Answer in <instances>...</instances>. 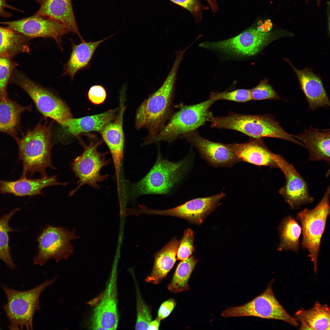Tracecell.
Returning <instances> with one entry per match:
<instances>
[{
	"mask_svg": "<svg viewBox=\"0 0 330 330\" xmlns=\"http://www.w3.org/2000/svg\"><path fill=\"white\" fill-rule=\"evenodd\" d=\"M294 316L296 321L301 323L300 329H330V309L327 305H322L318 301L310 309L298 310Z\"/></svg>",
	"mask_w": 330,
	"mask_h": 330,
	"instance_id": "obj_27",
	"label": "cell"
},
{
	"mask_svg": "<svg viewBox=\"0 0 330 330\" xmlns=\"http://www.w3.org/2000/svg\"><path fill=\"white\" fill-rule=\"evenodd\" d=\"M330 186L323 197L313 208H306L298 212L296 218L300 223L302 232V248L308 252V256L314 264V270L317 269L318 258L321 238L324 232L326 221L330 213Z\"/></svg>",
	"mask_w": 330,
	"mask_h": 330,
	"instance_id": "obj_6",
	"label": "cell"
},
{
	"mask_svg": "<svg viewBox=\"0 0 330 330\" xmlns=\"http://www.w3.org/2000/svg\"><path fill=\"white\" fill-rule=\"evenodd\" d=\"M30 105L23 106L9 99L8 96L0 98V132L6 133L14 138L17 137V130L22 113L30 111Z\"/></svg>",
	"mask_w": 330,
	"mask_h": 330,
	"instance_id": "obj_28",
	"label": "cell"
},
{
	"mask_svg": "<svg viewBox=\"0 0 330 330\" xmlns=\"http://www.w3.org/2000/svg\"><path fill=\"white\" fill-rule=\"evenodd\" d=\"M182 138L185 139L196 148L200 156L213 166H231L241 161L224 144L213 142L203 138L196 130L184 135Z\"/></svg>",
	"mask_w": 330,
	"mask_h": 330,
	"instance_id": "obj_18",
	"label": "cell"
},
{
	"mask_svg": "<svg viewBox=\"0 0 330 330\" xmlns=\"http://www.w3.org/2000/svg\"><path fill=\"white\" fill-rule=\"evenodd\" d=\"M308 149L309 160L323 161L329 164L330 132L329 129L320 130L310 126L303 132L293 135Z\"/></svg>",
	"mask_w": 330,
	"mask_h": 330,
	"instance_id": "obj_23",
	"label": "cell"
},
{
	"mask_svg": "<svg viewBox=\"0 0 330 330\" xmlns=\"http://www.w3.org/2000/svg\"><path fill=\"white\" fill-rule=\"evenodd\" d=\"M209 122L211 127L236 130L251 138H276L303 146L293 134L286 132L271 115H243L230 112L226 116H212Z\"/></svg>",
	"mask_w": 330,
	"mask_h": 330,
	"instance_id": "obj_4",
	"label": "cell"
},
{
	"mask_svg": "<svg viewBox=\"0 0 330 330\" xmlns=\"http://www.w3.org/2000/svg\"><path fill=\"white\" fill-rule=\"evenodd\" d=\"M119 107L105 112L79 118L69 119L62 125L68 133L77 136L84 132H100L116 117Z\"/></svg>",
	"mask_w": 330,
	"mask_h": 330,
	"instance_id": "obj_24",
	"label": "cell"
},
{
	"mask_svg": "<svg viewBox=\"0 0 330 330\" xmlns=\"http://www.w3.org/2000/svg\"><path fill=\"white\" fill-rule=\"evenodd\" d=\"M116 33L99 41L86 42L83 39L78 45L72 44V51L68 61L64 65L62 75H68L73 79L77 72L89 64L99 44Z\"/></svg>",
	"mask_w": 330,
	"mask_h": 330,
	"instance_id": "obj_26",
	"label": "cell"
},
{
	"mask_svg": "<svg viewBox=\"0 0 330 330\" xmlns=\"http://www.w3.org/2000/svg\"><path fill=\"white\" fill-rule=\"evenodd\" d=\"M179 243L174 237L155 254L152 270L145 279L146 282L156 284L166 276L176 261Z\"/></svg>",
	"mask_w": 330,
	"mask_h": 330,
	"instance_id": "obj_25",
	"label": "cell"
},
{
	"mask_svg": "<svg viewBox=\"0 0 330 330\" xmlns=\"http://www.w3.org/2000/svg\"><path fill=\"white\" fill-rule=\"evenodd\" d=\"M12 0H0V16L3 17L8 18L12 16V14L6 11V9H10L19 12H23L19 9L9 5L7 3V2Z\"/></svg>",
	"mask_w": 330,
	"mask_h": 330,
	"instance_id": "obj_41",
	"label": "cell"
},
{
	"mask_svg": "<svg viewBox=\"0 0 330 330\" xmlns=\"http://www.w3.org/2000/svg\"><path fill=\"white\" fill-rule=\"evenodd\" d=\"M67 183L58 182L57 176H46L37 179H28L22 175L19 179L13 181L0 180V193L12 194L17 196H33L42 195L44 188L55 185H66Z\"/></svg>",
	"mask_w": 330,
	"mask_h": 330,
	"instance_id": "obj_21",
	"label": "cell"
},
{
	"mask_svg": "<svg viewBox=\"0 0 330 330\" xmlns=\"http://www.w3.org/2000/svg\"><path fill=\"white\" fill-rule=\"evenodd\" d=\"M160 320L157 317L155 320L152 321L149 325L147 330H158Z\"/></svg>",
	"mask_w": 330,
	"mask_h": 330,
	"instance_id": "obj_42",
	"label": "cell"
},
{
	"mask_svg": "<svg viewBox=\"0 0 330 330\" xmlns=\"http://www.w3.org/2000/svg\"><path fill=\"white\" fill-rule=\"evenodd\" d=\"M271 281L265 290L252 300L242 305L229 307L230 317H254L282 321L294 326L299 324L280 304L273 292Z\"/></svg>",
	"mask_w": 330,
	"mask_h": 330,
	"instance_id": "obj_10",
	"label": "cell"
},
{
	"mask_svg": "<svg viewBox=\"0 0 330 330\" xmlns=\"http://www.w3.org/2000/svg\"><path fill=\"white\" fill-rule=\"evenodd\" d=\"M193 232L190 228L185 229L182 238L179 242L177 251V258L180 260L185 259L195 251L194 245Z\"/></svg>",
	"mask_w": 330,
	"mask_h": 330,
	"instance_id": "obj_35",
	"label": "cell"
},
{
	"mask_svg": "<svg viewBox=\"0 0 330 330\" xmlns=\"http://www.w3.org/2000/svg\"><path fill=\"white\" fill-rule=\"evenodd\" d=\"M117 271L113 269L106 289L94 310L90 328L95 330L116 329L119 321L117 310Z\"/></svg>",
	"mask_w": 330,
	"mask_h": 330,
	"instance_id": "obj_15",
	"label": "cell"
},
{
	"mask_svg": "<svg viewBox=\"0 0 330 330\" xmlns=\"http://www.w3.org/2000/svg\"><path fill=\"white\" fill-rule=\"evenodd\" d=\"M271 157L284 175L285 184L279 192L291 209L296 210L312 203L314 198L309 193L307 184L295 167L280 155L273 153Z\"/></svg>",
	"mask_w": 330,
	"mask_h": 330,
	"instance_id": "obj_12",
	"label": "cell"
},
{
	"mask_svg": "<svg viewBox=\"0 0 330 330\" xmlns=\"http://www.w3.org/2000/svg\"><path fill=\"white\" fill-rule=\"evenodd\" d=\"M103 141L102 139L90 141L88 145L84 146L82 153L72 163L71 169L79 179L77 186L69 193V196H72L84 185L95 189H99V184L107 179L108 174L102 175L100 173L101 170L110 162L106 157L108 151L101 152L98 151Z\"/></svg>",
	"mask_w": 330,
	"mask_h": 330,
	"instance_id": "obj_9",
	"label": "cell"
},
{
	"mask_svg": "<svg viewBox=\"0 0 330 330\" xmlns=\"http://www.w3.org/2000/svg\"><path fill=\"white\" fill-rule=\"evenodd\" d=\"M250 91L252 100H279L280 98L272 87L266 81L261 82Z\"/></svg>",
	"mask_w": 330,
	"mask_h": 330,
	"instance_id": "obj_36",
	"label": "cell"
},
{
	"mask_svg": "<svg viewBox=\"0 0 330 330\" xmlns=\"http://www.w3.org/2000/svg\"><path fill=\"white\" fill-rule=\"evenodd\" d=\"M215 101L209 98L196 104L182 106L178 111L172 114L169 122L148 145L161 141L171 143L196 130L209 122L213 114L209 109Z\"/></svg>",
	"mask_w": 330,
	"mask_h": 330,
	"instance_id": "obj_7",
	"label": "cell"
},
{
	"mask_svg": "<svg viewBox=\"0 0 330 330\" xmlns=\"http://www.w3.org/2000/svg\"><path fill=\"white\" fill-rule=\"evenodd\" d=\"M176 305L175 300L170 299L163 302L158 311L157 317L160 320L167 317L171 312Z\"/></svg>",
	"mask_w": 330,
	"mask_h": 330,
	"instance_id": "obj_40",
	"label": "cell"
},
{
	"mask_svg": "<svg viewBox=\"0 0 330 330\" xmlns=\"http://www.w3.org/2000/svg\"><path fill=\"white\" fill-rule=\"evenodd\" d=\"M240 160L254 165L278 168L271 156L273 153L266 146L262 138H251L242 143L224 144Z\"/></svg>",
	"mask_w": 330,
	"mask_h": 330,
	"instance_id": "obj_19",
	"label": "cell"
},
{
	"mask_svg": "<svg viewBox=\"0 0 330 330\" xmlns=\"http://www.w3.org/2000/svg\"><path fill=\"white\" fill-rule=\"evenodd\" d=\"M225 196V194L222 192L209 197L193 199L168 209L153 210L146 208L143 211L144 213L149 214L178 217L199 225L215 209L219 201Z\"/></svg>",
	"mask_w": 330,
	"mask_h": 330,
	"instance_id": "obj_16",
	"label": "cell"
},
{
	"mask_svg": "<svg viewBox=\"0 0 330 330\" xmlns=\"http://www.w3.org/2000/svg\"><path fill=\"white\" fill-rule=\"evenodd\" d=\"M210 98L216 101L219 100L239 102H245L251 100L250 90L238 89L230 92H212Z\"/></svg>",
	"mask_w": 330,
	"mask_h": 330,
	"instance_id": "obj_34",
	"label": "cell"
},
{
	"mask_svg": "<svg viewBox=\"0 0 330 330\" xmlns=\"http://www.w3.org/2000/svg\"><path fill=\"white\" fill-rule=\"evenodd\" d=\"M198 260L194 256L182 260L178 265L168 289L171 292L178 293L189 289L188 281Z\"/></svg>",
	"mask_w": 330,
	"mask_h": 330,
	"instance_id": "obj_31",
	"label": "cell"
},
{
	"mask_svg": "<svg viewBox=\"0 0 330 330\" xmlns=\"http://www.w3.org/2000/svg\"><path fill=\"white\" fill-rule=\"evenodd\" d=\"M175 55L172 68L162 85L144 100L137 110L136 128L138 130L145 128L148 132L142 146L148 145L149 142L163 129L172 114L177 75L183 58L181 53Z\"/></svg>",
	"mask_w": 330,
	"mask_h": 330,
	"instance_id": "obj_1",
	"label": "cell"
},
{
	"mask_svg": "<svg viewBox=\"0 0 330 330\" xmlns=\"http://www.w3.org/2000/svg\"><path fill=\"white\" fill-rule=\"evenodd\" d=\"M12 58L6 54L0 55V98L8 96L6 88L17 64Z\"/></svg>",
	"mask_w": 330,
	"mask_h": 330,
	"instance_id": "obj_33",
	"label": "cell"
},
{
	"mask_svg": "<svg viewBox=\"0 0 330 330\" xmlns=\"http://www.w3.org/2000/svg\"><path fill=\"white\" fill-rule=\"evenodd\" d=\"M30 38L9 29L0 27V55L12 58L18 54L29 53Z\"/></svg>",
	"mask_w": 330,
	"mask_h": 330,
	"instance_id": "obj_30",
	"label": "cell"
},
{
	"mask_svg": "<svg viewBox=\"0 0 330 330\" xmlns=\"http://www.w3.org/2000/svg\"><path fill=\"white\" fill-rule=\"evenodd\" d=\"M52 125V123L40 122L22 138H14L18 146L19 159L23 163L22 175H32L38 172L43 177L47 176L46 168L56 169L51 159Z\"/></svg>",
	"mask_w": 330,
	"mask_h": 330,
	"instance_id": "obj_3",
	"label": "cell"
},
{
	"mask_svg": "<svg viewBox=\"0 0 330 330\" xmlns=\"http://www.w3.org/2000/svg\"><path fill=\"white\" fill-rule=\"evenodd\" d=\"M210 5L213 13H215L218 9L216 0H206Z\"/></svg>",
	"mask_w": 330,
	"mask_h": 330,
	"instance_id": "obj_43",
	"label": "cell"
},
{
	"mask_svg": "<svg viewBox=\"0 0 330 330\" xmlns=\"http://www.w3.org/2000/svg\"><path fill=\"white\" fill-rule=\"evenodd\" d=\"M19 210L18 208L14 209L9 213L5 214L0 218V259L11 270L15 269L16 266L10 253L8 233L16 231L10 227L9 222L14 213Z\"/></svg>",
	"mask_w": 330,
	"mask_h": 330,
	"instance_id": "obj_32",
	"label": "cell"
},
{
	"mask_svg": "<svg viewBox=\"0 0 330 330\" xmlns=\"http://www.w3.org/2000/svg\"><path fill=\"white\" fill-rule=\"evenodd\" d=\"M137 300V320L136 330H147L152 321L151 314L149 309L140 296L138 295Z\"/></svg>",
	"mask_w": 330,
	"mask_h": 330,
	"instance_id": "obj_37",
	"label": "cell"
},
{
	"mask_svg": "<svg viewBox=\"0 0 330 330\" xmlns=\"http://www.w3.org/2000/svg\"><path fill=\"white\" fill-rule=\"evenodd\" d=\"M316 1H317V2H318V4H319V3L320 0H316Z\"/></svg>",
	"mask_w": 330,
	"mask_h": 330,
	"instance_id": "obj_44",
	"label": "cell"
},
{
	"mask_svg": "<svg viewBox=\"0 0 330 330\" xmlns=\"http://www.w3.org/2000/svg\"><path fill=\"white\" fill-rule=\"evenodd\" d=\"M90 101L95 105L102 104L105 101L107 93L105 88L100 85H94L90 88L88 92Z\"/></svg>",
	"mask_w": 330,
	"mask_h": 330,
	"instance_id": "obj_39",
	"label": "cell"
},
{
	"mask_svg": "<svg viewBox=\"0 0 330 330\" xmlns=\"http://www.w3.org/2000/svg\"><path fill=\"white\" fill-rule=\"evenodd\" d=\"M295 72L310 109L330 106V101L321 79L308 68L299 70L288 61Z\"/></svg>",
	"mask_w": 330,
	"mask_h": 330,
	"instance_id": "obj_22",
	"label": "cell"
},
{
	"mask_svg": "<svg viewBox=\"0 0 330 330\" xmlns=\"http://www.w3.org/2000/svg\"><path fill=\"white\" fill-rule=\"evenodd\" d=\"M194 158L195 154L191 150L180 160L173 162L164 158L158 149L152 167L141 179L131 185V196L171 195L189 175Z\"/></svg>",
	"mask_w": 330,
	"mask_h": 330,
	"instance_id": "obj_2",
	"label": "cell"
},
{
	"mask_svg": "<svg viewBox=\"0 0 330 330\" xmlns=\"http://www.w3.org/2000/svg\"><path fill=\"white\" fill-rule=\"evenodd\" d=\"M10 80L28 94L37 109L45 117L52 119L62 126L72 118L70 109L62 100L24 74L14 70Z\"/></svg>",
	"mask_w": 330,
	"mask_h": 330,
	"instance_id": "obj_8",
	"label": "cell"
},
{
	"mask_svg": "<svg viewBox=\"0 0 330 330\" xmlns=\"http://www.w3.org/2000/svg\"><path fill=\"white\" fill-rule=\"evenodd\" d=\"M169 0L188 10L196 23L201 21L203 11L208 8L204 5L200 0Z\"/></svg>",
	"mask_w": 330,
	"mask_h": 330,
	"instance_id": "obj_38",
	"label": "cell"
},
{
	"mask_svg": "<svg viewBox=\"0 0 330 330\" xmlns=\"http://www.w3.org/2000/svg\"><path fill=\"white\" fill-rule=\"evenodd\" d=\"M124 93L122 92L119 109L115 118L99 132L102 139L108 147L115 170L118 189L120 187L121 166L124 155V136L123 119L126 107Z\"/></svg>",
	"mask_w": 330,
	"mask_h": 330,
	"instance_id": "obj_17",
	"label": "cell"
},
{
	"mask_svg": "<svg viewBox=\"0 0 330 330\" xmlns=\"http://www.w3.org/2000/svg\"><path fill=\"white\" fill-rule=\"evenodd\" d=\"M78 238L74 229L69 231L61 227L47 225L37 238L39 251L34 258V264L42 266L51 258L57 262L68 259L73 252L71 241Z\"/></svg>",
	"mask_w": 330,
	"mask_h": 330,
	"instance_id": "obj_11",
	"label": "cell"
},
{
	"mask_svg": "<svg viewBox=\"0 0 330 330\" xmlns=\"http://www.w3.org/2000/svg\"><path fill=\"white\" fill-rule=\"evenodd\" d=\"M270 38L269 33L251 28L235 37L220 41L204 42L200 46L235 54L251 56L258 53Z\"/></svg>",
	"mask_w": 330,
	"mask_h": 330,
	"instance_id": "obj_14",
	"label": "cell"
},
{
	"mask_svg": "<svg viewBox=\"0 0 330 330\" xmlns=\"http://www.w3.org/2000/svg\"><path fill=\"white\" fill-rule=\"evenodd\" d=\"M39 5L35 14L51 18L83 39L75 18L72 0H35Z\"/></svg>",
	"mask_w": 330,
	"mask_h": 330,
	"instance_id": "obj_20",
	"label": "cell"
},
{
	"mask_svg": "<svg viewBox=\"0 0 330 330\" xmlns=\"http://www.w3.org/2000/svg\"><path fill=\"white\" fill-rule=\"evenodd\" d=\"M6 28L20 33L31 39L37 37L51 38L61 47L62 37L68 31L61 23L49 17L33 15L18 20L0 21Z\"/></svg>",
	"mask_w": 330,
	"mask_h": 330,
	"instance_id": "obj_13",
	"label": "cell"
},
{
	"mask_svg": "<svg viewBox=\"0 0 330 330\" xmlns=\"http://www.w3.org/2000/svg\"><path fill=\"white\" fill-rule=\"evenodd\" d=\"M56 277L33 289L25 291L16 290L2 284L7 299L3 306L9 321L10 330L33 329V320L35 311L40 309L39 298L45 289L52 284Z\"/></svg>",
	"mask_w": 330,
	"mask_h": 330,
	"instance_id": "obj_5",
	"label": "cell"
},
{
	"mask_svg": "<svg viewBox=\"0 0 330 330\" xmlns=\"http://www.w3.org/2000/svg\"><path fill=\"white\" fill-rule=\"evenodd\" d=\"M302 232L301 226L292 216H287L283 218L278 227L280 240L277 250H292L298 252Z\"/></svg>",
	"mask_w": 330,
	"mask_h": 330,
	"instance_id": "obj_29",
	"label": "cell"
}]
</instances>
